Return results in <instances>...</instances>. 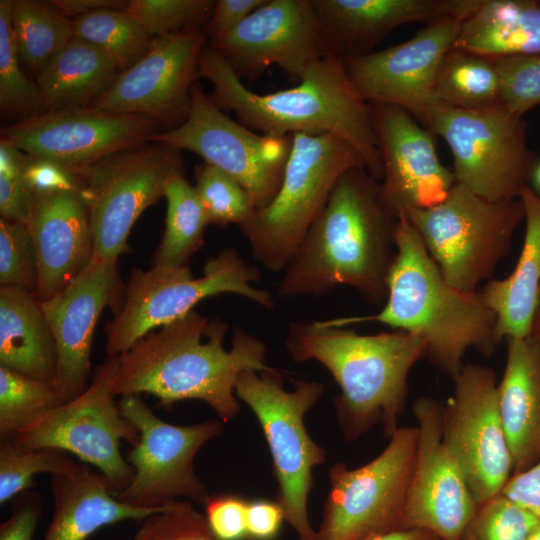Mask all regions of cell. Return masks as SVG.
<instances>
[{
  "mask_svg": "<svg viewBox=\"0 0 540 540\" xmlns=\"http://www.w3.org/2000/svg\"><path fill=\"white\" fill-rule=\"evenodd\" d=\"M72 21L74 36L98 47L122 71L141 59L155 40L125 10H99Z\"/></svg>",
  "mask_w": 540,
  "mask_h": 540,
  "instance_id": "obj_36",
  "label": "cell"
},
{
  "mask_svg": "<svg viewBox=\"0 0 540 540\" xmlns=\"http://www.w3.org/2000/svg\"><path fill=\"white\" fill-rule=\"evenodd\" d=\"M162 131L153 119L88 106L47 110L1 128V141L69 168L151 141Z\"/></svg>",
  "mask_w": 540,
  "mask_h": 540,
  "instance_id": "obj_19",
  "label": "cell"
},
{
  "mask_svg": "<svg viewBox=\"0 0 540 540\" xmlns=\"http://www.w3.org/2000/svg\"><path fill=\"white\" fill-rule=\"evenodd\" d=\"M419 430L401 528H420L441 540H460L478 505L443 441V405L429 396L413 403Z\"/></svg>",
  "mask_w": 540,
  "mask_h": 540,
  "instance_id": "obj_20",
  "label": "cell"
},
{
  "mask_svg": "<svg viewBox=\"0 0 540 540\" xmlns=\"http://www.w3.org/2000/svg\"><path fill=\"white\" fill-rule=\"evenodd\" d=\"M532 177L534 178L537 187L540 189V162L537 163Z\"/></svg>",
  "mask_w": 540,
  "mask_h": 540,
  "instance_id": "obj_56",
  "label": "cell"
},
{
  "mask_svg": "<svg viewBox=\"0 0 540 540\" xmlns=\"http://www.w3.org/2000/svg\"><path fill=\"white\" fill-rule=\"evenodd\" d=\"M28 154L0 141V175L8 177L24 176Z\"/></svg>",
  "mask_w": 540,
  "mask_h": 540,
  "instance_id": "obj_53",
  "label": "cell"
},
{
  "mask_svg": "<svg viewBox=\"0 0 540 540\" xmlns=\"http://www.w3.org/2000/svg\"><path fill=\"white\" fill-rule=\"evenodd\" d=\"M0 365L41 381L56 377L52 330L40 302L20 288L0 287Z\"/></svg>",
  "mask_w": 540,
  "mask_h": 540,
  "instance_id": "obj_29",
  "label": "cell"
},
{
  "mask_svg": "<svg viewBox=\"0 0 540 540\" xmlns=\"http://www.w3.org/2000/svg\"><path fill=\"white\" fill-rule=\"evenodd\" d=\"M216 1L130 0L126 13L153 38L186 30H204Z\"/></svg>",
  "mask_w": 540,
  "mask_h": 540,
  "instance_id": "obj_40",
  "label": "cell"
},
{
  "mask_svg": "<svg viewBox=\"0 0 540 540\" xmlns=\"http://www.w3.org/2000/svg\"><path fill=\"white\" fill-rule=\"evenodd\" d=\"M167 200L165 229L152 258V266L190 267L191 257L204 243L208 223L195 187L184 174L173 178L164 196Z\"/></svg>",
  "mask_w": 540,
  "mask_h": 540,
  "instance_id": "obj_33",
  "label": "cell"
},
{
  "mask_svg": "<svg viewBox=\"0 0 540 540\" xmlns=\"http://www.w3.org/2000/svg\"><path fill=\"white\" fill-rule=\"evenodd\" d=\"M37 286V257L26 224L1 218L0 287L20 288L35 296Z\"/></svg>",
  "mask_w": 540,
  "mask_h": 540,
  "instance_id": "obj_42",
  "label": "cell"
},
{
  "mask_svg": "<svg viewBox=\"0 0 540 540\" xmlns=\"http://www.w3.org/2000/svg\"><path fill=\"white\" fill-rule=\"evenodd\" d=\"M398 219L381 182L365 167L347 170L284 268L279 295L319 297L347 285L370 304L385 302Z\"/></svg>",
  "mask_w": 540,
  "mask_h": 540,
  "instance_id": "obj_1",
  "label": "cell"
},
{
  "mask_svg": "<svg viewBox=\"0 0 540 540\" xmlns=\"http://www.w3.org/2000/svg\"><path fill=\"white\" fill-rule=\"evenodd\" d=\"M291 139L263 135L233 120L195 83L185 122L158 132L151 141L196 153L239 182L260 209L280 188Z\"/></svg>",
  "mask_w": 540,
  "mask_h": 540,
  "instance_id": "obj_15",
  "label": "cell"
},
{
  "mask_svg": "<svg viewBox=\"0 0 540 540\" xmlns=\"http://www.w3.org/2000/svg\"><path fill=\"white\" fill-rule=\"evenodd\" d=\"M25 224L38 264L35 297L44 302L63 290L94 255L89 212L81 190L33 192Z\"/></svg>",
  "mask_w": 540,
  "mask_h": 540,
  "instance_id": "obj_25",
  "label": "cell"
},
{
  "mask_svg": "<svg viewBox=\"0 0 540 540\" xmlns=\"http://www.w3.org/2000/svg\"><path fill=\"white\" fill-rule=\"evenodd\" d=\"M324 391L316 381H300L294 391H287L282 376L271 367L244 371L235 383L236 397L249 406L263 430L278 482L276 502L299 540L316 539L307 503L312 470L326 460L327 451L307 433L304 416Z\"/></svg>",
  "mask_w": 540,
  "mask_h": 540,
  "instance_id": "obj_9",
  "label": "cell"
},
{
  "mask_svg": "<svg viewBox=\"0 0 540 540\" xmlns=\"http://www.w3.org/2000/svg\"><path fill=\"white\" fill-rule=\"evenodd\" d=\"M453 155L455 182L490 201L519 198L538 163L527 145V122L502 103L464 110L442 104L418 117Z\"/></svg>",
  "mask_w": 540,
  "mask_h": 540,
  "instance_id": "obj_10",
  "label": "cell"
},
{
  "mask_svg": "<svg viewBox=\"0 0 540 540\" xmlns=\"http://www.w3.org/2000/svg\"><path fill=\"white\" fill-rule=\"evenodd\" d=\"M77 463L61 449H24L10 442H0V504L27 491L36 475L65 473Z\"/></svg>",
  "mask_w": 540,
  "mask_h": 540,
  "instance_id": "obj_38",
  "label": "cell"
},
{
  "mask_svg": "<svg viewBox=\"0 0 540 540\" xmlns=\"http://www.w3.org/2000/svg\"><path fill=\"white\" fill-rule=\"evenodd\" d=\"M395 242L397 255L383 309L371 316L321 322L343 327L374 321L411 333L426 343L433 364L454 379L469 349L485 356L496 350V316L481 292H463L446 282L418 232L403 216L396 224Z\"/></svg>",
  "mask_w": 540,
  "mask_h": 540,
  "instance_id": "obj_4",
  "label": "cell"
},
{
  "mask_svg": "<svg viewBox=\"0 0 540 540\" xmlns=\"http://www.w3.org/2000/svg\"><path fill=\"white\" fill-rule=\"evenodd\" d=\"M418 427H398L370 462L330 468V490L315 540H364L401 528L418 447Z\"/></svg>",
  "mask_w": 540,
  "mask_h": 540,
  "instance_id": "obj_13",
  "label": "cell"
},
{
  "mask_svg": "<svg viewBox=\"0 0 540 540\" xmlns=\"http://www.w3.org/2000/svg\"><path fill=\"white\" fill-rule=\"evenodd\" d=\"M122 69L95 45L73 36L37 76L41 112L87 106Z\"/></svg>",
  "mask_w": 540,
  "mask_h": 540,
  "instance_id": "obj_31",
  "label": "cell"
},
{
  "mask_svg": "<svg viewBox=\"0 0 540 540\" xmlns=\"http://www.w3.org/2000/svg\"><path fill=\"white\" fill-rule=\"evenodd\" d=\"M291 136L277 194L239 227L249 241L252 255L270 272L284 270L338 179L351 168H366L361 154L335 135Z\"/></svg>",
  "mask_w": 540,
  "mask_h": 540,
  "instance_id": "obj_6",
  "label": "cell"
},
{
  "mask_svg": "<svg viewBox=\"0 0 540 540\" xmlns=\"http://www.w3.org/2000/svg\"><path fill=\"white\" fill-rule=\"evenodd\" d=\"M539 524L533 513L499 493L478 505L460 540H527Z\"/></svg>",
  "mask_w": 540,
  "mask_h": 540,
  "instance_id": "obj_41",
  "label": "cell"
},
{
  "mask_svg": "<svg viewBox=\"0 0 540 540\" xmlns=\"http://www.w3.org/2000/svg\"><path fill=\"white\" fill-rule=\"evenodd\" d=\"M464 20L444 18L427 24L403 43L345 59L347 74L365 101L392 104L418 117L438 104L437 70Z\"/></svg>",
  "mask_w": 540,
  "mask_h": 540,
  "instance_id": "obj_21",
  "label": "cell"
},
{
  "mask_svg": "<svg viewBox=\"0 0 540 540\" xmlns=\"http://www.w3.org/2000/svg\"><path fill=\"white\" fill-rule=\"evenodd\" d=\"M65 402L52 382L0 365V442L14 439Z\"/></svg>",
  "mask_w": 540,
  "mask_h": 540,
  "instance_id": "obj_35",
  "label": "cell"
},
{
  "mask_svg": "<svg viewBox=\"0 0 540 540\" xmlns=\"http://www.w3.org/2000/svg\"><path fill=\"white\" fill-rule=\"evenodd\" d=\"M228 324L196 310L151 331L119 356L113 383L115 396L146 393L167 407L178 401L201 400L226 423L239 412L235 383L244 371H263L266 345L240 327L232 347L224 348Z\"/></svg>",
  "mask_w": 540,
  "mask_h": 540,
  "instance_id": "obj_2",
  "label": "cell"
},
{
  "mask_svg": "<svg viewBox=\"0 0 540 540\" xmlns=\"http://www.w3.org/2000/svg\"><path fill=\"white\" fill-rule=\"evenodd\" d=\"M482 0H312L330 54L343 60L374 52L394 29L444 18L466 19Z\"/></svg>",
  "mask_w": 540,
  "mask_h": 540,
  "instance_id": "obj_24",
  "label": "cell"
},
{
  "mask_svg": "<svg viewBox=\"0 0 540 540\" xmlns=\"http://www.w3.org/2000/svg\"><path fill=\"white\" fill-rule=\"evenodd\" d=\"M208 524L219 540H243L247 534L248 502L235 494L209 496L204 503Z\"/></svg>",
  "mask_w": 540,
  "mask_h": 540,
  "instance_id": "obj_45",
  "label": "cell"
},
{
  "mask_svg": "<svg viewBox=\"0 0 540 540\" xmlns=\"http://www.w3.org/2000/svg\"><path fill=\"white\" fill-rule=\"evenodd\" d=\"M50 483L54 511L43 540H86L106 525L141 522L165 507L137 508L118 500L104 476L82 462L68 472L51 475Z\"/></svg>",
  "mask_w": 540,
  "mask_h": 540,
  "instance_id": "obj_27",
  "label": "cell"
},
{
  "mask_svg": "<svg viewBox=\"0 0 540 540\" xmlns=\"http://www.w3.org/2000/svg\"><path fill=\"white\" fill-rule=\"evenodd\" d=\"M207 38L199 29L155 38L150 50L87 106L144 115L166 130L179 127L189 114L191 88Z\"/></svg>",
  "mask_w": 540,
  "mask_h": 540,
  "instance_id": "obj_18",
  "label": "cell"
},
{
  "mask_svg": "<svg viewBox=\"0 0 540 540\" xmlns=\"http://www.w3.org/2000/svg\"><path fill=\"white\" fill-rule=\"evenodd\" d=\"M195 190L208 223L218 227L246 223L256 206L245 188L219 168L202 163L195 166Z\"/></svg>",
  "mask_w": 540,
  "mask_h": 540,
  "instance_id": "obj_39",
  "label": "cell"
},
{
  "mask_svg": "<svg viewBox=\"0 0 540 540\" xmlns=\"http://www.w3.org/2000/svg\"><path fill=\"white\" fill-rule=\"evenodd\" d=\"M525 211L523 247L512 273L490 280L481 292L496 316L495 339L531 336L540 290V196L528 185L519 193Z\"/></svg>",
  "mask_w": 540,
  "mask_h": 540,
  "instance_id": "obj_28",
  "label": "cell"
},
{
  "mask_svg": "<svg viewBox=\"0 0 540 540\" xmlns=\"http://www.w3.org/2000/svg\"><path fill=\"white\" fill-rule=\"evenodd\" d=\"M284 513L278 502L257 500L248 503L247 534L254 540H272L280 530Z\"/></svg>",
  "mask_w": 540,
  "mask_h": 540,
  "instance_id": "obj_51",
  "label": "cell"
},
{
  "mask_svg": "<svg viewBox=\"0 0 540 540\" xmlns=\"http://www.w3.org/2000/svg\"><path fill=\"white\" fill-rule=\"evenodd\" d=\"M32 190L24 176L0 175V214L8 221L26 223L32 199Z\"/></svg>",
  "mask_w": 540,
  "mask_h": 540,
  "instance_id": "obj_50",
  "label": "cell"
},
{
  "mask_svg": "<svg viewBox=\"0 0 540 540\" xmlns=\"http://www.w3.org/2000/svg\"><path fill=\"white\" fill-rule=\"evenodd\" d=\"M438 104L475 110L501 103V80L493 59L451 48L436 78Z\"/></svg>",
  "mask_w": 540,
  "mask_h": 540,
  "instance_id": "obj_32",
  "label": "cell"
},
{
  "mask_svg": "<svg viewBox=\"0 0 540 540\" xmlns=\"http://www.w3.org/2000/svg\"><path fill=\"white\" fill-rule=\"evenodd\" d=\"M498 409L513 461V474L540 460V345L531 337L507 339Z\"/></svg>",
  "mask_w": 540,
  "mask_h": 540,
  "instance_id": "obj_26",
  "label": "cell"
},
{
  "mask_svg": "<svg viewBox=\"0 0 540 540\" xmlns=\"http://www.w3.org/2000/svg\"><path fill=\"white\" fill-rule=\"evenodd\" d=\"M443 406V441L459 466L477 505L501 493L513 461L498 409L491 368L464 365Z\"/></svg>",
  "mask_w": 540,
  "mask_h": 540,
  "instance_id": "obj_16",
  "label": "cell"
},
{
  "mask_svg": "<svg viewBox=\"0 0 540 540\" xmlns=\"http://www.w3.org/2000/svg\"><path fill=\"white\" fill-rule=\"evenodd\" d=\"M198 77L211 82V101L232 112L242 125L263 135H335L363 157L369 174L382 181L383 165L369 103L350 80L341 57L327 54L298 85L267 94L248 89L225 59L209 45L203 50Z\"/></svg>",
  "mask_w": 540,
  "mask_h": 540,
  "instance_id": "obj_3",
  "label": "cell"
},
{
  "mask_svg": "<svg viewBox=\"0 0 540 540\" xmlns=\"http://www.w3.org/2000/svg\"><path fill=\"white\" fill-rule=\"evenodd\" d=\"M24 179L32 192L81 190L80 177L72 168L30 155L24 168Z\"/></svg>",
  "mask_w": 540,
  "mask_h": 540,
  "instance_id": "obj_46",
  "label": "cell"
},
{
  "mask_svg": "<svg viewBox=\"0 0 540 540\" xmlns=\"http://www.w3.org/2000/svg\"><path fill=\"white\" fill-rule=\"evenodd\" d=\"M12 8L13 0L0 1V107L4 115L20 121L42 110L36 82L20 67Z\"/></svg>",
  "mask_w": 540,
  "mask_h": 540,
  "instance_id": "obj_37",
  "label": "cell"
},
{
  "mask_svg": "<svg viewBox=\"0 0 540 540\" xmlns=\"http://www.w3.org/2000/svg\"><path fill=\"white\" fill-rule=\"evenodd\" d=\"M527 540H540V524L531 533Z\"/></svg>",
  "mask_w": 540,
  "mask_h": 540,
  "instance_id": "obj_57",
  "label": "cell"
},
{
  "mask_svg": "<svg viewBox=\"0 0 540 540\" xmlns=\"http://www.w3.org/2000/svg\"><path fill=\"white\" fill-rule=\"evenodd\" d=\"M15 498L11 514L0 524V540H33L42 513L40 495L25 491Z\"/></svg>",
  "mask_w": 540,
  "mask_h": 540,
  "instance_id": "obj_47",
  "label": "cell"
},
{
  "mask_svg": "<svg viewBox=\"0 0 540 540\" xmlns=\"http://www.w3.org/2000/svg\"><path fill=\"white\" fill-rule=\"evenodd\" d=\"M117 262L93 257L63 290L40 302L57 349L53 384L65 401L80 395L90 383L93 336L102 311L116 303L120 306Z\"/></svg>",
  "mask_w": 540,
  "mask_h": 540,
  "instance_id": "obj_22",
  "label": "cell"
},
{
  "mask_svg": "<svg viewBox=\"0 0 540 540\" xmlns=\"http://www.w3.org/2000/svg\"><path fill=\"white\" fill-rule=\"evenodd\" d=\"M285 345L293 360L317 361L337 382L334 404L347 440L378 423L391 436L405 406L409 372L427 355L426 343L403 330L360 335L321 321L293 322Z\"/></svg>",
  "mask_w": 540,
  "mask_h": 540,
  "instance_id": "obj_5",
  "label": "cell"
},
{
  "mask_svg": "<svg viewBox=\"0 0 540 540\" xmlns=\"http://www.w3.org/2000/svg\"><path fill=\"white\" fill-rule=\"evenodd\" d=\"M452 48L491 59L540 53V2L482 0Z\"/></svg>",
  "mask_w": 540,
  "mask_h": 540,
  "instance_id": "obj_30",
  "label": "cell"
},
{
  "mask_svg": "<svg viewBox=\"0 0 540 540\" xmlns=\"http://www.w3.org/2000/svg\"><path fill=\"white\" fill-rule=\"evenodd\" d=\"M501 493L540 519V460L513 474Z\"/></svg>",
  "mask_w": 540,
  "mask_h": 540,
  "instance_id": "obj_49",
  "label": "cell"
},
{
  "mask_svg": "<svg viewBox=\"0 0 540 540\" xmlns=\"http://www.w3.org/2000/svg\"><path fill=\"white\" fill-rule=\"evenodd\" d=\"M209 47L241 80L276 65L300 82L330 54L312 0H266L231 31L210 39Z\"/></svg>",
  "mask_w": 540,
  "mask_h": 540,
  "instance_id": "obj_17",
  "label": "cell"
},
{
  "mask_svg": "<svg viewBox=\"0 0 540 540\" xmlns=\"http://www.w3.org/2000/svg\"><path fill=\"white\" fill-rule=\"evenodd\" d=\"M133 540H219L206 516L177 500L141 521Z\"/></svg>",
  "mask_w": 540,
  "mask_h": 540,
  "instance_id": "obj_43",
  "label": "cell"
},
{
  "mask_svg": "<svg viewBox=\"0 0 540 540\" xmlns=\"http://www.w3.org/2000/svg\"><path fill=\"white\" fill-rule=\"evenodd\" d=\"M12 27L21 62L37 76L74 36L72 19L51 2L13 0Z\"/></svg>",
  "mask_w": 540,
  "mask_h": 540,
  "instance_id": "obj_34",
  "label": "cell"
},
{
  "mask_svg": "<svg viewBox=\"0 0 540 540\" xmlns=\"http://www.w3.org/2000/svg\"><path fill=\"white\" fill-rule=\"evenodd\" d=\"M368 103L383 165L381 187L398 218L443 202L456 182L438 158L432 133L401 107Z\"/></svg>",
  "mask_w": 540,
  "mask_h": 540,
  "instance_id": "obj_23",
  "label": "cell"
},
{
  "mask_svg": "<svg viewBox=\"0 0 540 540\" xmlns=\"http://www.w3.org/2000/svg\"><path fill=\"white\" fill-rule=\"evenodd\" d=\"M530 337L540 345V290H539L538 304H537L534 317H533L532 330H531Z\"/></svg>",
  "mask_w": 540,
  "mask_h": 540,
  "instance_id": "obj_55",
  "label": "cell"
},
{
  "mask_svg": "<svg viewBox=\"0 0 540 540\" xmlns=\"http://www.w3.org/2000/svg\"><path fill=\"white\" fill-rule=\"evenodd\" d=\"M501 80V103L524 115L540 104V53L493 59Z\"/></svg>",
  "mask_w": 540,
  "mask_h": 540,
  "instance_id": "obj_44",
  "label": "cell"
},
{
  "mask_svg": "<svg viewBox=\"0 0 540 540\" xmlns=\"http://www.w3.org/2000/svg\"><path fill=\"white\" fill-rule=\"evenodd\" d=\"M266 0H218L204 28L207 37L216 38L231 31Z\"/></svg>",
  "mask_w": 540,
  "mask_h": 540,
  "instance_id": "obj_48",
  "label": "cell"
},
{
  "mask_svg": "<svg viewBox=\"0 0 540 540\" xmlns=\"http://www.w3.org/2000/svg\"><path fill=\"white\" fill-rule=\"evenodd\" d=\"M81 180L93 237V257L118 261L139 216L184 174L181 150L150 141L73 168Z\"/></svg>",
  "mask_w": 540,
  "mask_h": 540,
  "instance_id": "obj_11",
  "label": "cell"
},
{
  "mask_svg": "<svg viewBox=\"0 0 540 540\" xmlns=\"http://www.w3.org/2000/svg\"><path fill=\"white\" fill-rule=\"evenodd\" d=\"M260 278L258 270L248 265L234 248H225L208 258L197 278L190 267L132 269L124 299L106 325L107 357L124 354L140 338L183 317L210 296L237 294L272 309L271 292L252 286Z\"/></svg>",
  "mask_w": 540,
  "mask_h": 540,
  "instance_id": "obj_7",
  "label": "cell"
},
{
  "mask_svg": "<svg viewBox=\"0 0 540 540\" xmlns=\"http://www.w3.org/2000/svg\"><path fill=\"white\" fill-rule=\"evenodd\" d=\"M402 216L416 229L446 282L474 293L508 254L525 211L519 198L490 201L455 183L440 204Z\"/></svg>",
  "mask_w": 540,
  "mask_h": 540,
  "instance_id": "obj_8",
  "label": "cell"
},
{
  "mask_svg": "<svg viewBox=\"0 0 540 540\" xmlns=\"http://www.w3.org/2000/svg\"><path fill=\"white\" fill-rule=\"evenodd\" d=\"M63 15L70 18L99 10H126L128 1L123 0H52Z\"/></svg>",
  "mask_w": 540,
  "mask_h": 540,
  "instance_id": "obj_52",
  "label": "cell"
},
{
  "mask_svg": "<svg viewBox=\"0 0 540 540\" xmlns=\"http://www.w3.org/2000/svg\"><path fill=\"white\" fill-rule=\"evenodd\" d=\"M119 356L95 367L84 392L52 409L10 442L24 449L57 448L92 465L118 496L130 483L134 469L123 457L121 441L135 446L139 432L116 405L113 383Z\"/></svg>",
  "mask_w": 540,
  "mask_h": 540,
  "instance_id": "obj_12",
  "label": "cell"
},
{
  "mask_svg": "<svg viewBox=\"0 0 540 540\" xmlns=\"http://www.w3.org/2000/svg\"><path fill=\"white\" fill-rule=\"evenodd\" d=\"M122 415L139 432L126 460L134 474L117 499L137 508L159 509L179 498L203 504L209 498L194 459L201 447L223 431L220 419L178 426L160 419L137 395L122 396Z\"/></svg>",
  "mask_w": 540,
  "mask_h": 540,
  "instance_id": "obj_14",
  "label": "cell"
},
{
  "mask_svg": "<svg viewBox=\"0 0 540 540\" xmlns=\"http://www.w3.org/2000/svg\"><path fill=\"white\" fill-rule=\"evenodd\" d=\"M364 540H441L430 531L420 528H399Z\"/></svg>",
  "mask_w": 540,
  "mask_h": 540,
  "instance_id": "obj_54",
  "label": "cell"
}]
</instances>
